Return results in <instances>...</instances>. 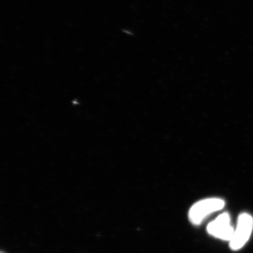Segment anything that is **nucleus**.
Wrapping results in <instances>:
<instances>
[{"mask_svg": "<svg viewBox=\"0 0 253 253\" xmlns=\"http://www.w3.org/2000/svg\"><path fill=\"white\" fill-rule=\"evenodd\" d=\"M225 206V202L219 199L202 200L195 204L190 209L189 220L196 225L201 224L203 220L211 213L220 211Z\"/></svg>", "mask_w": 253, "mask_h": 253, "instance_id": "nucleus-1", "label": "nucleus"}, {"mask_svg": "<svg viewBox=\"0 0 253 253\" xmlns=\"http://www.w3.org/2000/svg\"><path fill=\"white\" fill-rule=\"evenodd\" d=\"M253 229V218L248 213H243L239 216L237 226L231 238L230 248L233 251H239L248 242Z\"/></svg>", "mask_w": 253, "mask_h": 253, "instance_id": "nucleus-2", "label": "nucleus"}, {"mask_svg": "<svg viewBox=\"0 0 253 253\" xmlns=\"http://www.w3.org/2000/svg\"><path fill=\"white\" fill-rule=\"evenodd\" d=\"M207 230L211 235L214 237L230 241L235 229L231 226L229 214L223 213L217 219L208 224Z\"/></svg>", "mask_w": 253, "mask_h": 253, "instance_id": "nucleus-3", "label": "nucleus"}, {"mask_svg": "<svg viewBox=\"0 0 253 253\" xmlns=\"http://www.w3.org/2000/svg\"><path fill=\"white\" fill-rule=\"evenodd\" d=\"M1 253H4L1 252Z\"/></svg>", "mask_w": 253, "mask_h": 253, "instance_id": "nucleus-4", "label": "nucleus"}]
</instances>
